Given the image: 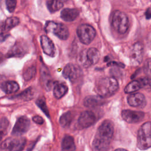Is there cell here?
Returning <instances> with one entry per match:
<instances>
[{"label": "cell", "mask_w": 151, "mask_h": 151, "mask_svg": "<svg viewBox=\"0 0 151 151\" xmlns=\"http://www.w3.org/2000/svg\"><path fill=\"white\" fill-rule=\"evenodd\" d=\"M114 128L109 120L104 121L98 127L92 142L93 151H107L113 137Z\"/></svg>", "instance_id": "cell-1"}, {"label": "cell", "mask_w": 151, "mask_h": 151, "mask_svg": "<svg viewBox=\"0 0 151 151\" xmlns=\"http://www.w3.org/2000/svg\"><path fill=\"white\" fill-rule=\"evenodd\" d=\"M118 88V82L113 77L101 78L96 81L95 85L96 93L103 98L112 96L117 91Z\"/></svg>", "instance_id": "cell-2"}, {"label": "cell", "mask_w": 151, "mask_h": 151, "mask_svg": "<svg viewBox=\"0 0 151 151\" xmlns=\"http://www.w3.org/2000/svg\"><path fill=\"white\" fill-rule=\"evenodd\" d=\"M137 146L142 150L151 147V122H147L139 128L137 136Z\"/></svg>", "instance_id": "cell-3"}, {"label": "cell", "mask_w": 151, "mask_h": 151, "mask_svg": "<svg viewBox=\"0 0 151 151\" xmlns=\"http://www.w3.org/2000/svg\"><path fill=\"white\" fill-rule=\"evenodd\" d=\"M111 24L119 34H124L129 28V19L126 14L120 11H115L112 16Z\"/></svg>", "instance_id": "cell-4"}, {"label": "cell", "mask_w": 151, "mask_h": 151, "mask_svg": "<svg viewBox=\"0 0 151 151\" xmlns=\"http://www.w3.org/2000/svg\"><path fill=\"white\" fill-rule=\"evenodd\" d=\"M77 36L83 44L88 45L96 37V30L88 24H81L77 29Z\"/></svg>", "instance_id": "cell-5"}, {"label": "cell", "mask_w": 151, "mask_h": 151, "mask_svg": "<svg viewBox=\"0 0 151 151\" xmlns=\"http://www.w3.org/2000/svg\"><path fill=\"white\" fill-rule=\"evenodd\" d=\"M46 32H52L61 40H65L69 36L68 28L61 23H56L52 21H48L45 27Z\"/></svg>", "instance_id": "cell-6"}, {"label": "cell", "mask_w": 151, "mask_h": 151, "mask_svg": "<svg viewBox=\"0 0 151 151\" xmlns=\"http://www.w3.org/2000/svg\"><path fill=\"white\" fill-rule=\"evenodd\" d=\"M100 54L97 49L90 48L86 51H83L80 57V61L82 65L87 67L96 64L100 59Z\"/></svg>", "instance_id": "cell-7"}, {"label": "cell", "mask_w": 151, "mask_h": 151, "mask_svg": "<svg viewBox=\"0 0 151 151\" xmlns=\"http://www.w3.org/2000/svg\"><path fill=\"white\" fill-rule=\"evenodd\" d=\"M26 145L25 137H9L2 143V147L7 151H22Z\"/></svg>", "instance_id": "cell-8"}, {"label": "cell", "mask_w": 151, "mask_h": 151, "mask_svg": "<svg viewBox=\"0 0 151 151\" xmlns=\"http://www.w3.org/2000/svg\"><path fill=\"white\" fill-rule=\"evenodd\" d=\"M143 48L140 42L134 43L131 47L129 52L130 64L133 66L139 65L143 59Z\"/></svg>", "instance_id": "cell-9"}, {"label": "cell", "mask_w": 151, "mask_h": 151, "mask_svg": "<svg viewBox=\"0 0 151 151\" xmlns=\"http://www.w3.org/2000/svg\"><path fill=\"white\" fill-rule=\"evenodd\" d=\"M63 75L71 82L75 83L80 77L81 75V70L80 68L76 64L69 63L64 68Z\"/></svg>", "instance_id": "cell-10"}, {"label": "cell", "mask_w": 151, "mask_h": 151, "mask_svg": "<svg viewBox=\"0 0 151 151\" xmlns=\"http://www.w3.org/2000/svg\"><path fill=\"white\" fill-rule=\"evenodd\" d=\"M29 119L26 116H21L17 119L11 133L14 136H21L29 130Z\"/></svg>", "instance_id": "cell-11"}, {"label": "cell", "mask_w": 151, "mask_h": 151, "mask_svg": "<svg viewBox=\"0 0 151 151\" xmlns=\"http://www.w3.org/2000/svg\"><path fill=\"white\" fill-rule=\"evenodd\" d=\"M28 51L27 44L21 41L16 42L6 54L7 57H22Z\"/></svg>", "instance_id": "cell-12"}, {"label": "cell", "mask_w": 151, "mask_h": 151, "mask_svg": "<svg viewBox=\"0 0 151 151\" xmlns=\"http://www.w3.org/2000/svg\"><path fill=\"white\" fill-rule=\"evenodd\" d=\"M121 114L123 119L129 123H139L145 117V113L143 112L131 110H124L122 111Z\"/></svg>", "instance_id": "cell-13"}, {"label": "cell", "mask_w": 151, "mask_h": 151, "mask_svg": "<svg viewBox=\"0 0 151 151\" xmlns=\"http://www.w3.org/2000/svg\"><path fill=\"white\" fill-rule=\"evenodd\" d=\"M96 121V116L91 111L82 112L78 119V126L81 128H87L91 126Z\"/></svg>", "instance_id": "cell-14"}, {"label": "cell", "mask_w": 151, "mask_h": 151, "mask_svg": "<svg viewBox=\"0 0 151 151\" xmlns=\"http://www.w3.org/2000/svg\"><path fill=\"white\" fill-rule=\"evenodd\" d=\"M40 42L44 52L50 57H54L56 50L55 45L47 35H43L40 37Z\"/></svg>", "instance_id": "cell-15"}, {"label": "cell", "mask_w": 151, "mask_h": 151, "mask_svg": "<svg viewBox=\"0 0 151 151\" xmlns=\"http://www.w3.org/2000/svg\"><path fill=\"white\" fill-rule=\"evenodd\" d=\"M127 102L130 106L140 108L145 107L146 103L145 96L140 93L130 94L127 98Z\"/></svg>", "instance_id": "cell-16"}, {"label": "cell", "mask_w": 151, "mask_h": 151, "mask_svg": "<svg viewBox=\"0 0 151 151\" xmlns=\"http://www.w3.org/2000/svg\"><path fill=\"white\" fill-rule=\"evenodd\" d=\"M19 19L15 17H9L0 25V35H4L19 24Z\"/></svg>", "instance_id": "cell-17"}, {"label": "cell", "mask_w": 151, "mask_h": 151, "mask_svg": "<svg viewBox=\"0 0 151 151\" xmlns=\"http://www.w3.org/2000/svg\"><path fill=\"white\" fill-rule=\"evenodd\" d=\"M104 103L103 97L99 96H88L85 97L83 104L86 107L93 108L100 106Z\"/></svg>", "instance_id": "cell-18"}, {"label": "cell", "mask_w": 151, "mask_h": 151, "mask_svg": "<svg viewBox=\"0 0 151 151\" xmlns=\"http://www.w3.org/2000/svg\"><path fill=\"white\" fill-rule=\"evenodd\" d=\"M79 15V11L76 8H65L61 12V18L66 22L73 21Z\"/></svg>", "instance_id": "cell-19"}, {"label": "cell", "mask_w": 151, "mask_h": 151, "mask_svg": "<svg viewBox=\"0 0 151 151\" xmlns=\"http://www.w3.org/2000/svg\"><path fill=\"white\" fill-rule=\"evenodd\" d=\"M76 145L72 136L66 135L64 137L61 142V151H74Z\"/></svg>", "instance_id": "cell-20"}, {"label": "cell", "mask_w": 151, "mask_h": 151, "mask_svg": "<svg viewBox=\"0 0 151 151\" xmlns=\"http://www.w3.org/2000/svg\"><path fill=\"white\" fill-rule=\"evenodd\" d=\"M1 88L6 94H11L17 92L19 87L18 84L14 81H7L2 84Z\"/></svg>", "instance_id": "cell-21"}, {"label": "cell", "mask_w": 151, "mask_h": 151, "mask_svg": "<svg viewBox=\"0 0 151 151\" xmlns=\"http://www.w3.org/2000/svg\"><path fill=\"white\" fill-rule=\"evenodd\" d=\"M68 87L63 84H57L54 86L53 89L54 96L56 99L62 98L68 91Z\"/></svg>", "instance_id": "cell-22"}, {"label": "cell", "mask_w": 151, "mask_h": 151, "mask_svg": "<svg viewBox=\"0 0 151 151\" xmlns=\"http://www.w3.org/2000/svg\"><path fill=\"white\" fill-rule=\"evenodd\" d=\"M73 120V115L71 111H67L64 113L60 118L59 122L63 127H68L71 124Z\"/></svg>", "instance_id": "cell-23"}, {"label": "cell", "mask_w": 151, "mask_h": 151, "mask_svg": "<svg viewBox=\"0 0 151 151\" xmlns=\"http://www.w3.org/2000/svg\"><path fill=\"white\" fill-rule=\"evenodd\" d=\"M47 6L51 13H54L60 9L64 5L63 2L60 1H48Z\"/></svg>", "instance_id": "cell-24"}, {"label": "cell", "mask_w": 151, "mask_h": 151, "mask_svg": "<svg viewBox=\"0 0 151 151\" xmlns=\"http://www.w3.org/2000/svg\"><path fill=\"white\" fill-rule=\"evenodd\" d=\"M9 128V121L5 117L0 118V142L7 134Z\"/></svg>", "instance_id": "cell-25"}, {"label": "cell", "mask_w": 151, "mask_h": 151, "mask_svg": "<svg viewBox=\"0 0 151 151\" xmlns=\"http://www.w3.org/2000/svg\"><path fill=\"white\" fill-rule=\"evenodd\" d=\"M140 85L138 80H133L129 83L124 88L126 93H132L139 90L140 88Z\"/></svg>", "instance_id": "cell-26"}, {"label": "cell", "mask_w": 151, "mask_h": 151, "mask_svg": "<svg viewBox=\"0 0 151 151\" xmlns=\"http://www.w3.org/2000/svg\"><path fill=\"white\" fill-rule=\"evenodd\" d=\"M34 97V90L31 87H29L27 88L25 90H24V91H22L21 93L19 94L17 96V98L21 100H31Z\"/></svg>", "instance_id": "cell-27"}, {"label": "cell", "mask_w": 151, "mask_h": 151, "mask_svg": "<svg viewBox=\"0 0 151 151\" xmlns=\"http://www.w3.org/2000/svg\"><path fill=\"white\" fill-rule=\"evenodd\" d=\"M36 74V67L31 66L27 68L23 73V78L25 81H29L34 78Z\"/></svg>", "instance_id": "cell-28"}, {"label": "cell", "mask_w": 151, "mask_h": 151, "mask_svg": "<svg viewBox=\"0 0 151 151\" xmlns=\"http://www.w3.org/2000/svg\"><path fill=\"white\" fill-rule=\"evenodd\" d=\"M140 87L145 90H151V78L149 77L140 78L138 80Z\"/></svg>", "instance_id": "cell-29"}, {"label": "cell", "mask_w": 151, "mask_h": 151, "mask_svg": "<svg viewBox=\"0 0 151 151\" xmlns=\"http://www.w3.org/2000/svg\"><path fill=\"white\" fill-rule=\"evenodd\" d=\"M36 104L41 109V110L46 114V116L49 117H50L49 111H48V108L47 107L45 99H42V98L38 99L36 101Z\"/></svg>", "instance_id": "cell-30"}, {"label": "cell", "mask_w": 151, "mask_h": 151, "mask_svg": "<svg viewBox=\"0 0 151 151\" xmlns=\"http://www.w3.org/2000/svg\"><path fill=\"white\" fill-rule=\"evenodd\" d=\"M143 70L145 74H146L148 77H151V58H148L145 61Z\"/></svg>", "instance_id": "cell-31"}, {"label": "cell", "mask_w": 151, "mask_h": 151, "mask_svg": "<svg viewBox=\"0 0 151 151\" xmlns=\"http://www.w3.org/2000/svg\"><path fill=\"white\" fill-rule=\"evenodd\" d=\"M6 5L8 11L9 12H13L16 8L17 1L14 0H7L6 1Z\"/></svg>", "instance_id": "cell-32"}, {"label": "cell", "mask_w": 151, "mask_h": 151, "mask_svg": "<svg viewBox=\"0 0 151 151\" xmlns=\"http://www.w3.org/2000/svg\"><path fill=\"white\" fill-rule=\"evenodd\" d=\"M32 120H33V122H34L35 123H37L38 124H42L44 122V119L41 117H40L39 116H34L32 117Z\"/></svg>", "instance_id": "cell-33"}, {"label": "cell", "mask_w": 151, "mask_h": 151, "mask_svg": "<svg viewBox=\"0 0 151 151\" xmlns=\"http://www.w3.org/2000/svg\"><path fill=\"white\" fill-rule=\"evenodd\" d=\"M145 17L146 19H149L151 18V8H148L145 12Z\"/></svg>", "instance_id": "cell-34"}, {"label": "cell", "mask_w": 151, "mask_h": 151, "mask_svg": "<svg viewBox=\"0 0 151 151\" xmlns=\"http://www.w3.org/2000/svg\"><path fill=\"white\" fill-rule=\"evenodd\" d=\"M116 63H113V62H111V63H109L108 64V65H113L114 64H115ZM116 64H117L119 66H120V67H124V65L123 64H121V63H117Z\"/></svg>", "instance_id": "cell-35"}, {"label": "cell", "mask_w": 151, "mask_h": 151, "mask_svg": "<svg viewBox=\"0 0 151 151\" xmlns=\"http://www.w3.org/2000/svg\"><path fill=\"white\" fill-rule=\"evenodd\" d=\"M2 60H3V55H2V54L0 52V63L2 61Z\"/></svg>", "instance_id": "cell-36"}, {"label": "cell", "mask_w": 151, "mask_h": 151, "mask_svg": "<svg viewBox=\"0 0 151 151\" xmlns=\"http://www.w3.org/2000/svg\"><path fill=\"white\" fill-rule=\"evenodd\" d=\"M114 151H127V150H126V149H121V148H120V149H116Z\"/></svg>", "instance_id": "cell-37"}]
</instances>
